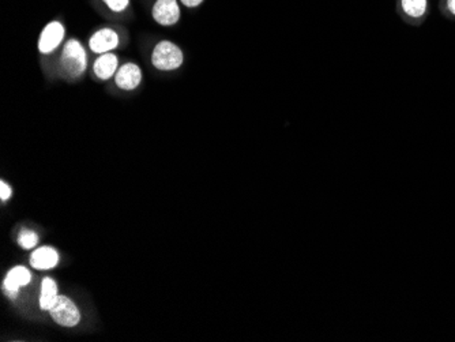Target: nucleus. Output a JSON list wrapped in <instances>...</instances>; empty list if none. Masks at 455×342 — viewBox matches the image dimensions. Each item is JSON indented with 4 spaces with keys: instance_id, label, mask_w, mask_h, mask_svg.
<instances>
[{
    "instance_id": "8",
    "label": "nucleus",
    "mask_w": 455,
    "mask_h": 342,
    "mask_svg": "<svg viewBox=\"0 0 455 342\" xmlns=\"http://www.w3.org/2000/svg\"><path fill=\"white\" fill-rule=\"evenodd\" d=\"M89 46L95 53L103 55L119 46V36L112 29H101L92 36Z\"/></svg>"
},
{
    "instance_id": "6",
    "label": "nucleus",
    "mask_w": 455,
    "mask_h": 342,
    "mask_svg": "<svg viewBox=\"0 0 455 342\" xmlns=\"http://www.w3.org/2000/svg\"><path fill=\"white\" fill-rule=\"evenodd\" d=\"M153 16L159 25L171 26L180 18V10L176 0H157L153 7Z\"/></svg>"
},
{
    "instance_id": "3",
    "label": "nucleus",
    "mask_w": 455,
    "mask_h": 342,
    "mask_svg": "<svg viewBox=\"0 0 455 342\" xmlns=\"http://www.w3.org/2000/svg\"><path fill=\"white\" fill-rule=\"evenodd\" d=\"M49 314L58 325L63 327L77 326L80 321L78 307L67 296L59 295Z\"/></svg>"
},
{
    "instance_id": "16",
    "label": "nucleus",
    "mask_w": 455,
    "mask_h": 342,
    "mask_svg": "<svg viewBox=\"0 0 455 342\" xmlns=\"http://www.w3.org/2000/svg\"><path fill=\"white\" fill-rule=\"evenodd\" d=\"M182 1H183V4L187 6V7H197V6H199L204 0H182Z\"/></svg>"
},
{
    "instance_id": "12",
    "label": "nucleus",
    "mask_w": 455,
    "mask_h": 342,
    "mask_svg": "<svg viewBox=\"0 0 455 342\" xmlns=\"http://www.w3.org/2000/svg\"><path fill=\"white\" fill-rule=\"evenodd\" d=\"M404 11L412 18H420L425 14L427 0H401Z\"/></svg>"
},
{
    "instance_id": "4",
    "label": "nucleus",
    "mask_w": 455,
    "mask_h": 342,
    "mask_svg": "<svg viewBox=\"0 0 455 342\" xmlns=\"http://www.w3.org/2000/svg\"><path fill=\"white\" fill-rule=\"evenodd\" d=\"M31 281H32L31 271L23 266H16L7 273L6 279L3 281V289L9 297L16 299L19 294V289L29 285Z\"/></svg>"
},
{
    "instance_id": "2",
    "label": "nucleus",
    "mask_w": 455,
    "mask_h": 342,
    "mask_svg": "<svg viewBox=\"0 0 455 342\" xmlns=\"http://www.w3.org/2000/svg\"><path fill=\"white\" fill-rule=\"evenodd\" d=\"M183 61L184 56L182 49L171 41L158 43L152 55L153 66L162 71H172L179 68L183 64Z\"/></svg>"
},
{
    "instance_id": "11",
    "label": "nucleus",
    "mask_w": 455,
    "mask_h": 342,
    "mask_svg": "<svg viewBox=\"0 0 455 342\" xmlns=\"http://www.w3.org/2000/svg\"><path fill=\"white\" fill-rule=\"evenodd\" d=\"M59 297L58 285L55 280L46 277L41 282V294H40V309L44 311H49L52 306L56 303Z\"/></svg>"
},
{
    "instance_id": "14",
    "label": "nucleus",
    "mask_w": 455,
    "mask_h": 342,
    "mask_svg": "<svg viewBox=\"0 0 455 342\" xmlns=\"http://www.w3.org/2000/svg\"><path fill=\"white\" fill-rule=\"evenodd\" d=\"M107 3V6L113 11H123L128 6L130 0H104Z\"/></svg>"
},
{
    "instance_id": "10",
    "label": "nucleus",
    "mask_w": 455,
    "mask_h": 342,
    "mask_svg": "<svg viewBox=\"0 0 455 342\" xmlns=\"http://www.w3.org/2000/svg\"><path fill=\"white\" fill-rule=\"evenodd\" d=\"M117 64L119 59L116 55L107 52L103 53L95 62V74L100 79H110L112 76L116 74L117 71Z\"/></svg>"
},
{
    "instance_id": "13",
    "label": "nucleus",
    "mask_w": 455,
    "mask_h": 342,
    "mask_svg": "<svg viewBox=\"0 0 455 342\" xmlns=\"http://www.w3.org/2000/svg\"><path fill=\"white\" fill-rule=\"evenodd\" d=\"M37 243H38V236L33 231L25 229L18 236V244L23 249H34L37 246Z\"/></svg>"
},
{
    "instance_id": "15",
    "label": "nucleus",
    "mask_w": 455,
    "mask_h": 342,
    "mask_svg": "<svg viewBox=\"0 0 455 342\" xmlns=\"http://www.w3.org/2000/svg\"><path fill=\"white\" fill-rule=\"evenodd\" d=\"M11 198V187L6 185L4 182H0V200L7 201Z\"/></svg>"
},
{
    "instance_id": "1",
    "label": "nucleus",
    "mask_w": 455,
    "mask_h": 342,
    "mask_svg": "<svg viewBox=\"0 0 455 342\" xmlns=\"http://www.w3.org/2000/svg\"><path fill=\"white\" fill-rule=\"evenodd\" d=\"M61 66L68 78H78L88 66V58L78 40H68L66 43L61 58Z\"/></svg>"
},
{
    "instance_id": "17",
    "label": "nucleus",
    "mask_w": 455,
    "mask_h": 342,
    "mask_svg": "<svg viewBox=\"0 0 455 342\" xmlns=\"http://www.w3.org/2000/svg\"><path fill=\"white\" fill-rule=\"evenodd\" d=\"M447 7L455 16V0H447Z\"/></svg>"
},
{
    "instance_id": "9",
    "label": "nucleus",
    "mask_w": 455,
    "mask_h": 342,
    "mask_svg": "<svg viewBox=\"0 0 455 342\" xmlns=\"http://www.w3.org/2000/svg\"><path fill=\"white\" fill-rule=\"evenodd\" d=\"M59 262V254L52 247H40L31 255V264L37 270L53 269Z\"/></svg>"
},
{
    "instance_id": "5",
    "label": "nucleus",
    "mask_w": 455,
    "mask_h": 342,
    "mask_svg": "<svg viewBox=\"0 0 455 342\" xmlns=\"http://www.w3.org/2000/svg\"><path fill=\"white\" fill-rule=\"evenodd\" d=\"M64 38V28L61 22H49L41 31L38 40V51L41 53H51L61 46Z\"/></svg>"
},
{
    "instance_id": "7",
    "label": "nucleus",
    "mask_w": 455,
    "mask_h": 342,
    "mask_svg": "<svg viewBox=\"0 0 455 342\" xmlns=\"http://www.w3.org/2000/svg\"><path fill=\"white\" fill-rule=\"evenodd\" d=\"M142 81L141 68L134 63H127L122 66L115 74L116 85L123 90H132L140 86Z\"/></svg>"
}]
</instances>
